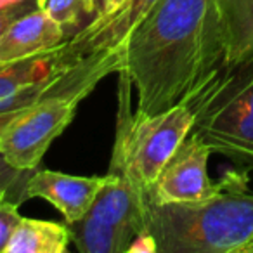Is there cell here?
<instances>
[{
    "label": "cell",
    "instance_id": "6da1fadb",
    "mask_svg": "<svg viewBox=\"0 0 253 253\" xmlns=\"http://www.w3.org/2000/svg\"><path fill=\"white\" fill-rule=\"evenodd\" d=\"M116 50L139 115L180 104L224 63L217 0H156Z\"/></svg>",
    "mask_w": 253,
    "mask_h": 253
},
{
    "label": "cell",
    "instance_id": "7a4b0ae2",
    "mask_svg": "<svg viewBox=\"0 0 253 253\" xmlns=\"http://www.w3.org/2000/svg\"><path fill=\"white\" fill-rule=\"evenodd\" d=\"M248 170H229L210 198L182 203L148 200L146 229L158 253H239L253 236Z\"/></svg>",
    "mask_w": 253,
    "mask_h": 253
},
{
    "label": "cell",
    "instance_id": "3957f363",
    "mask_svg": "<svg viewBox=\"0 0 253 253\" xmlns=\"http://www.w3.org/2000/svg\"><path fill=\"white\" fill-rule=\"evenodd\" d=\"M193 130L213 153L253 170V59L217 66L186 99Z\"/></svg>",
    "mask_w": 253,
    "mask_h": 253
},
{
    "label": "cell",
    "instance_id": "277c9868",
    "mask_svg": "<svg viewBox=\"0 0 253 253\" xmlns=\"http://www.w3.org/2000/svg\"><path fill=\"white\" fill-rule=\"evenodd\" d=\"M120 78L125 82V99H120L118 130L109 170L122 173L135 189L149 196L167 162L193 130L194 115L186 102L156 115L130 113V82L123 75Z\"/></svg>",
    "mask_w": 253,
    "mask_h": 253
},
{
    "label": "cell",
    "instance_id": "5b68a950",
    "mask_svg": "<svg viewBox=\"0 0 253 253\" xmlns=\"http://www.w3.org/2000/svg\"><path fill=\"white\" fill-rule=\"evenodd\" d=\"M148 200L122 173L109 170L87 213L68 224L71 243L82 253H126L146 229Z\"/></svg>",
    "mask_w": 253,
    "mask_h": 253
},
{
    "label": "cell",
    "instance_id": "8992f818",
    "mask_svg": "<svg viewBox=\"0 0 253 253\" xmlns=\"http://www.w3.org/2000/svg\"><path fill=\"white\" fill-rule=\"evenodd\" d=\"M85 92L50 94L21 109L5 130L0 153L19 170L39 169L43 155L75 118Z\"/></svg>",
    "mask_w": 253,
    "mask_h": 253
},
{
    "label": "cell",
    "instance_id": "52a82bcc",
    "mask_svg": "<svg viewBox=\"0 0 253 253\" xmlns=\"http://www.w3.org/2000/svg\"><path fill=\"white\" fill-rule=\"evenodd\" d=\"M211 153L210 146L191 132L167 162L149 193V200L155 203H182L213 196L218 191V180L213 182L208 175Z\"/></svg>",
    "mask_w": 253,
    "mask_h": 253
},
{
    "label": "cell",
    "instance_id": "ba28073f",
    "mask_svg": "<svg viewBox=\"0 0 253 253\" xmlns=\"http://www.w3.org/2000/svg\"><path fill=\"white\" fill-rule=\"evenodd\" d=\"M104 184L102 177H84L56 172L47 169H35L26 184V200L40 198L61 211L66 224L82 218L94 203L99 189Z\"/></svg>",
    "mask_w": 253,
    "mask_h": 253
},
{
    "label": "cell",
    "instance_id": "9c48e42d",
    "mask_svg": "<svg viewBox=\"0 0 253 253\" xmlns=\"http://www.w3.org/2000/svg\"><path fill=\"white\" fill-rule=\"evenodd\" d=\"M70 39L66 30L52 18L32 9L18 18L0 37V63L25 59L63 45Z\"/></svg>",
    "mask_w": 253,
    "mask_h": 253
},
{
    "label": "cell",
    "instance_id": "30bf717a",
    "mask_svg": "<svg viewBox=\"0 0 253 253\" xmlns=\"http://www.w3.org/2000/svg\"><path fill=\"white\" fill-rule=\"evenodd\" d=\"M155 2L156 0H126L116 14L97 26H85L70 40L84 56L116 50Z\"/></svg>",
    "mask_w": 253,
    "mask_h": 253
},
{
    "label": "cell",
    "instance_id": "8fae6325",
    "mask_svg": "<svg viewBox=\"0 0 253 253\" xmlns=\"http://www.w3.org/2000/svg\"><path fill=\"white\" fill-rule=\"evenodd\" d=\"M220 14L224 63L253 59V0H217Z\"/></svg>",
    "mask_w": 253,
    "mask_h": 253
},
{
    "label": "cell",
    "instance_id": "7c38bea8",
    "mask_svg": "<svg viewBox=\"0 0 253 253\" xmlns=\"http://www.w3.org/2000/svg\"><path fill=\"white\" fill-rule=\"evenodd\" d=\"M70 243L68 224L23 217L5 253H64Z\"/></svg>",
    "mask_w": 253,
    "mask_h": 253
},
{
    "label": "cell",
    "instance_id": "4fadbf2b",
    "mask_svg": "<svg viewBox=\"0 0 253 253\" xmlns=\"http://www.w3.org/2000/svg\"><path fill=\"white\" fill-rule=\"evenodd\" d=\"M37 7L59 23L70 39L94 19L92 0H37Z\"/></svg>",
    "mask_w": 253,
    "mask_h": 253
},
{
    "label": "cell",
    "instance_id": "5bb4252c",
    "mask_svg": "<svg viewBox=\"0 0 253 253\" xmlns=\"http://www.w3.org/2000/svg\"><path fill=\"white\" fill-rule=\"evenodd\" d=\"M35 170H19L12 167L0 153V193H5L19 205L26 200V184Z\"/></svg>",
    "mask_w": 253,
    "mask_h": 253
},
{
    "label": "cell",
    "instance_id": "9a60e30c",
    "mask_svg": "<svg viewBox=\"0 0 253 253\" xmlns=\"http://www.w3.org/2000/svg\"><path fill=\"white\" fill-rule=\"evenodd\" d=\"M21 218L18 201L12 200L9 194L0 193V253H5Z\"/></svg>",
    "mask_w": 253,
    "mask_h": 253
},
{
    "label": "cell",
    "instance_id": "2e32d148",
    "mask_svg": "<svg viewBox=\"0 0 253 253\" xmlns=\"http://www.w3.org/2000/svg\"><path fill=\"white\" fill-rule=\"evenodd\" d=\"M37 7V0H0V37L12 23Z\"/></svg>",
    "mask_w": 253,
    "mask_h": 253
},
{
    "label": "cell",
    "instance_id": "e0dca14e",
    "mask_svg": "<svg viewBox=\"0 0 253 253\" xmlns=\"http://www.w3.org/2000/svg\"><path fill=\"white\" fill-rule=\"evenodd\" d=\"M125 2L126 0H92V4H94V19L87 26L101 25L102 21H106L113 14H116Z\"/></svg>",
    "mask_w": 253,
    "mask_h": 253
},
{
    "label": "cell",
    "instance_id": "ac0fdd59",
    "mask_svg": "<svg viewBox=\"0 0 253 253\" xmlns=\"http://www.w3.org/2000/svg\"><path fill=\"white\" fill-rule=\"evenodd\" d=\"M126 253H158V246H156V239L153 238V234L144 229L141 231L135 239L130 243Z\"/></svg>",
    "mask_w": 253,
    "mask_h": 253
},
{
    "label": "cell",
    "instance_id": "d6986e66",
    "mask_svg": "<svg viewBox=\"0 0 253 253\" xmlns=\"http://www.w3.org/2000/svg\"><path fill=\"white\" fill-rule=\"evenodd\" d=\"M19 113H21V109H18V111H2L0 113V142H2V137H4L9 125L12 123V120H14Z\"/></svg>",
    "mask_w": 253,
    "mask_h": 253
},
{
    "label": "cell",
    "instance_id": "ffe728a7",
    "mask_svg": "<svg viewBox=\"0 0 253 253\" xmlns=\"http://www.w3.org/2000/svg\"><path fill=\"white\" fill-rule=\"evenodd\" d=\"M239 253H253V236L250 238V241L246 243L241 250H239Z\"/></svg>",
    "mask_w": 253,
    "mask_h": 253
}]
</instances>
